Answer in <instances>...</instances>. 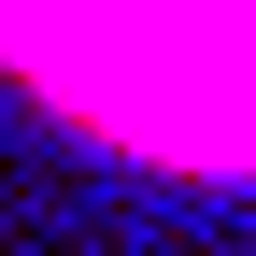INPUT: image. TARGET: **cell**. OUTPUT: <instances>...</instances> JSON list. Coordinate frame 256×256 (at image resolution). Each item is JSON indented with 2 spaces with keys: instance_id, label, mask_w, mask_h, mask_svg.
<instances>
[{
  "instance_id": "1",
  "label": "cell",
  "mask_w": 256,
  "mask_h": 256,
  "mask_svg": "<svg viewBox=\"0 0 256 256\" xmlns=\"http://www.w3.org/2000/svg\"><path fill=\"white\" fill-rule=\"evenodd\" d=\"M0 72L156 171H256V0H0Z\"/></svg>"
}]
</instances>
